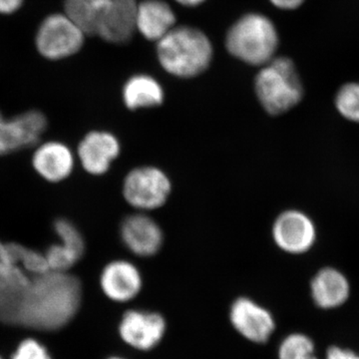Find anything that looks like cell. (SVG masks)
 I'll use <instances>...</instances> for the list:
<instances>
[{"label": "cell", "mask_w": 359, "mask_h": 359, "mask_svg": "<svg viewBox=\"0 0 359 359\" xmlns=\"http://www.w3.org/2000/svg\"><path fill=\"white\" fill-rule=\"evenodd\" d=\"M119 233L124 247L139 257L156 256L165 242L164 231L147 212H137L125 217Z\"/></svg>", "instance_id": "ba28073f"}, {"label": "cell", "mask_w": 359, "mask_h": 359, "mask_svg": "<svg viewBox=\"0 0 359 359\" xmlns=\"http://www.w3.org/2000/svg\"><path fill=\"white\" fill-rule=\"evenodd\" d=\"M82 287L79 278L50 271L33 276L21 302L20 325L52 332L65 327L79 311Z\"/></svg>", "instance_id": "6da1fadb"}, {"label": "cell", "mask_w": 359, "mask_h": 359, "mask_svg": "<svg viewBox=\"0 0 359 359\" xmlns=\"http://www.w3.org/2000/svg\"><path fill=\"white\" fill-rule=\"evenodd\" d=\"M226 46L233 57L255 66L275 58L278 34L273 21L264 14L248 13L238 18L226 33Z\"/></svg>", "instance_id": "277c9868"}, {"label": "cell", "mask_w": 359, "mask_h": 359, "mask_svg": "<svg viewBox=\"0 0 359 359\" xmlns=\"http://www.w3.org/2000/svg\"><path fill=\"white\" fill-rule=\"evenodd\" d=\"M176 15L163 0H144L138 4L137 29L148 40L159 41L175 27Z\"/></svg>", "instance_id": "e0dca14e"}, {"label": "cell", "mask_w": 359, "mask_h": 359, "mask_svg": "<svg viewBox=\"0 0 359 359\" xmlns=\"http://www.w3.org/2000/svg\"><path fill=\"white\" fill-rule=\"evenodd\" d=\"M45 257L48 262L50 271H60V273H67L81 259V257L74 252L61 244L50 245L46 250Z\"/></svg>", "instance_id": "484cf974"}, {"label": "cell", "mask_w": 359, "mask_h": 359, "mask_svg": "<svg viewBox=\"0 0 359 359\" xmlns=\"http://www.w3.org/2000/svg\"><path fill=\"white\" fill-rule=\"evenodd\" d=\"M311 294L318 308H339L348 299L351 283L346 276L334 266L318 269L311 280Z\"/></svg>", "instance_id": "9a60e30c"}, {"label": "cell", "mask_w": 359, "mask_h": 359, "mask_svg": "<svg viewBox=\"0 0 359 359\" xmlns=\"http://www.w3.org/2000/svg\"><path fill=\"white\" fill-rule=\"evenodd\" d=\"M122 99L127 109H150L164 103L165 92L154 77L137 74L130 77L123 86Z\"/></svg>", "instance_id": "ac0fdd59"}, {"label": "cell", "mask_w": 359, "mask_h": 359, "mask_svg": "<svg viewBox=\"0 0 359 359\" xmlns=\"http://www.w3.org/2000/svg\"><path fill=\"white\" fill-rule=\"evenodd\" d=\"M25 289L14 290L0 287V321L2 323L20 325L21 302Z\"/></svg>", "instance_id": "cb8c5ba5"}, {"label": "cell", "mask_w": 359, "mask_h": 359, "mask_svg": "<svg viewBox=\"0 0 359 359\" xmlns=\"http://www.w3.org/2000/svg\"><path fill=\"white\" fill-rule=\"evenodd\" d=\"M47 128V119L37 110L6 119L0 112V156L32 147Z\"/></svg>", "instance_id": "30bf717a"}, {"label": "cell", "mask_w": 359, "mask_h": 359, "mask_svg": "<svg viewBox=\"0 0 359 359\" xmlns=\"http://www.w3.org/2000/svg\"><path fill=\"white\" fill-rule=\"evenodd\" d=\"M161 66L179 78H192L208 69L212 59L209 37L191 26L175 27L158 41Z\"/></svg>", "instance_id": "7a4b0ae2"}, {"label": "cell", "mask_w": 359, "mask_h": 359, "mask_svg": "<svg viewBox=\"0 0 359 359\" xmlns=\"http://www.w3.org/2000/svg\"><path fill=\"white\" fill-rule=\"evenodd\" d=\"M122 152L121 142L112 132L95 130L85 135L78 145V157L87 173L102 176Z\"/></svg>", "instance_id": "7c38bea8"}, {"label": "cell", "mask_w": 359, "mask_h": 359, "mask_svg": "<svg viewBox=\"0 0 359 359\" xmlns=\"http://www.w3.org/2000/svg\"><path fill=\"white\" fill-rule=\"evenodd\" d=\"M325 359H359V355L351 351L332 346L328 349Z\"/></svg>", "instance_id": "83f0119b"}, {"label": "cell", "mask_w": 359, "mask_h": 359, "mask_svg": "<svg viewBox=\"0 0 359 359\" xmlns=\"http://www.w3.org/2000/svg\"><path fill=\"white\" fill-rule=\"evenodd\" d=\"M334 106L344 120L359 124V82L342 85L335 94Z\"/></svg>", "instance_id": "7402d4cb"}, {"label": "cell", "mask_w": 359, "mask_h": 359, "mask_svg": "<svg viewBox=\"0 0 359 359\" xmlns=\"http://www.w3.org/2000/svg\"><path fill=\"white\" fill-rule=\"evenodd\" d=\"M318 226L313 219L299 209L280 212L271 224V238L278 250L290 256H302L318 242Z\"/></svg>", "instance_id": "8992f818"}, {"label": "cell", "mask_w": 359, "mask_h": 359, "mask_svg": "<svg viewBox=\"0 0 359 359\" xmlns=\"http://www.w3.org/2000/svg\"><path fill=\"white\" fill-rule=\"evenodd\" d=\"M230 320L238 334L254 344H266L275 332L271 313L248 297H240L233 302Z\"/></svg>", "instance_id": "8fae6325"}, {"label": "cell", "mask_w": 359, "mask_h": 359, "mask_svg": "<svg viewBox=\"0 0 359 359\" xmlns=\"http://www.w3.org/2000/svg\"><path fill=\"white\" fill-rule=\"evenodd\" d=\"M103 294L115 302H128L143 289V276L128 259H114L104 266L100 275Z\"/></svg>", "instance_id": "4fadbf2b"}, {"label": "cell", "mask_w": 359, "mask_h": 359, "mask_svg": "<svg viewBox=\"0 0 359 359\" xmlns=\"http://www.w3.org/2000/svg\"><path fill=\"white\" fill-rule=\"evenodd\" d=\"M167 323L162 314L130 309L123 314L119 334L123 341L141 351H148L160 344L166 334Z\"/></svg>", "instance_id": "9c48e42d"}, {"label": "cell", "mask_w": 359, "mask_h": 359, "mask_svg": "<svg viewBox=\"0 0 359 359\" xmlns=\"http://www.w3.org/2000/svg\"><path fill=\"white\" fill-rule=\"evenodd\" d=\"M32 164L42 178L51 183H57L72 173L74 157L65 144L47 142L35 151Z\"/></svg>", "instance_id": "2e32d148"}, {"label": "cell", "mask_w": 359, "mask_h": 359, "mask_svg": "<svg viewBox=\"0 0 359 359\" xmlns=\"http://www.w3.org/2000/svg\"><path fill=\"white\" fill-rule=\"evenodd\" d=\"M182 6L193 7L200 6L201 4L205 1V0H176Z\"/></svg>", "instance_id": "4dcf8cb0"}, {"label": "cell", "mask_w": 359, "mask_h": 359, "mask_svg": "<svg viewBox=\"0 0 359 359\" xmlns=\"http://www.w3.org/2000/svg\"><path fill=\"white\" fill-rule=\"evenodd\" d=\"M7 247H8L13 261L18 266L21 264L26 273H30L33 276H37L50 271L45 255L40 254L37 250L29 249V248L18 244V243L7 244Z\"/></svg>", "instance_id": "44dd1931"}, {"label": "cell", "mask_w": 359, "mask_h": 359, "mask_svg": "<svg viewBox=\"0 0 359 359\" xmlns=\"http://www.w3.org/2000/svg\"><path fill=\"white\" fill-rule=\"evenodd\" d=\"M54 231L60 238V244L65 245L80 257L84 256L86 244L79 229L67 219H56L53 224Z\"/></svg>", "instance_id": "d4e9b609"}, {"label": "cell", "mask_w": 359, "mask_h": 359, "mask_svg": "<svg viewBox=\"0 0 359 359\" xmlns=\"http://www.w3.org/2000/svg\"><path fill=\"white\" fill-rule=\"evenodd\" d=\"M22 4L23 0H0V13H14L20 8Z\"/></svg>", "instance_id": "f1b7e54d"}, {"label": "cell", "mask_w": 359, "mask_h": 359, "mask_svg": "<svg viewBox=\"0 0 359 359\" xmlns=\"http://www.w3.org/2000/svg\"><path fill=\"white\" fill-rule=\"evenodd\" d=\"M172 191L173 183L169 175L153 165L135 167L123 179V198L137 212L161 209L167 204Z\"/></svg>", "instance_id": "5b68a950"}, {"label": "cell", "mask_w": 359, "mask_h": 359, "mask_svg": "<svg viewBox=\"0 0 359 359\" xmlns=\"http://www.w3.org/2000/svg\"><path fill=\"white\" fill-rule=\"evenodd\" d=\"M13 359H51L48 351L37 340L28 339L20 342Z\"/></svg>", "instance_id": "4316f807"}, {"label": "cell", "mask_w": 359, "mask_h": 359, "mask_svg": "<svg viewBox=\"0 0 359 359\" xmlns=\"http://www.w3.org/2000/svg\"><path fill=\"white\" fill-rule=\"evenodd\" d=\"M255 92L263 109L280 116L297 107L304 98V85L294 63L287 57L271 59L257 73Z\"/></svg>", "instance_id": "3957f363"}, {"label": "cell", "mask_w": 359, "mask_h": 359, "mask_svg": "<svg viewBox=\"0 0 359 359\" xmlns=\"http://www.w3.org/2000/svg\"><path fill=\"white\" fill-rule=\"evenodd\" d=\"M269 1L278 8L294 11V9L299 8L306 0H269Z\"/></svg>", "instance_id": "f546056e"}, {"label": "cell", "mask_w": 359, "mask_h": 359, "mask_svg": "<svg viewBox=\"0 0 359 359\" xmlns=\"http://www.w3.org/2000/svg\"><path fill=\"white\" fill-rule=\"evenodd\" d=\"M108 359H126V358H120V356H111V358H109Z\"/></svg>", "instance_id": "1f68e13d"}, {"label": "cell", "mask_w": 359, "mask_h": 359, "mask_svg": "<svg viewBox=\"0 0 359 359\" xmlns=\"http://www.w3.org/2000/svg\"><path fill=\"white\" fill-rule=\"evenodd\" d=\"M32 278L13 261L8 247L0 242V287L23 290L29 285Z\"/></svg>", "instance_id": "ffe728a7"}, {"label": "cell", "mask_w": 359, "mask_h": 359, "mask_svg": "<svg viewBox=\"0 0 359 359\" xmlns=\"http://www.w3.org/2000/svg\"><path fill=\"white\" fill-rule=\"evenodd\" d=\"M137 0H109L99 20L96 34L111 43L129 41L137 29Z\"/></svg>", "instance_id": "5bb4252c"}, {"label": "cell", "mask_w": 359, "mask_h": 359, "mask_svg": "<svg viewBox=\"0 0 359 359\" xmlns=\"http://www.w3.org/2000/svg\"><path fill=\"white\" fill-rule=\"evenodd\" d=\"M109 0H65V14L85 34H96L99 20Z\"/></svg>", "instance_id": "d6986e66"}, {"label": "cell", "mask_w": 359, "mask_h": 359, "mask_svg": "<svg viewBox=\"0 0 359 359\" xmlns=\"http://www.w3.org/2000/svg\"><path fill=\"white\" fill-rule=\"evenodd\" d=\"M84 35L83 30L66 14H52L39 26L37 50L50 60L69 57L81 49Z\"/></svg>", "instance_id": "52a82bcc"}, {"label": "cell", "mask_w": 359, "mask_h": 359, "mask_svg": "<svg viewBox=\"0 0 359 359\" xmlns=\"http://www.w3.org/2000/svg\"><path fill=\"white\" fill-rule=\"evenodd\" d=\"M280 359H318L314 354L313 342L306 335H287L278 349Z\"/></svg>", "instance_id": "603a6c76"}, {"label": "cell", "mask_w": 359, "mask_h": 359, "mask_svg": "<svg viewBox=\"0 0 359 359\" xmlns=\"http://www.w3.org/2000/svg\"><path fill=\"white\" fill-rule=\"evenodd\" d=\"M0 359H2L1 358H0Z\"/></svg>", "instance_id": "d6a6232c"}]
</instances>
